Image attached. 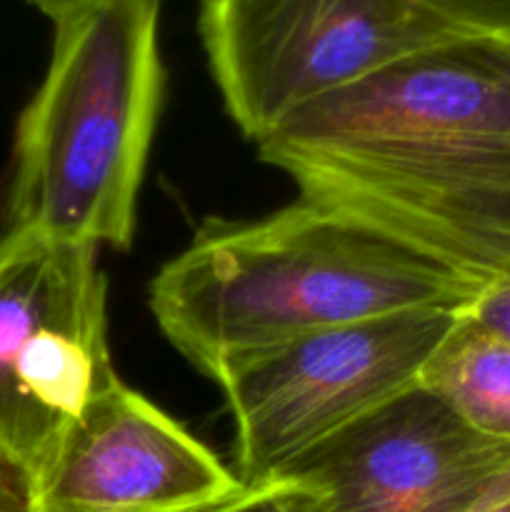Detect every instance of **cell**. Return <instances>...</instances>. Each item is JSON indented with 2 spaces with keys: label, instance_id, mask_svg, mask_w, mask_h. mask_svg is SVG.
I'll return each instance as SVG.
<instances>
[{
  "label": "cell",
  "instance_id": "obj_1",
  "mask_svg": "<svg viewBox=\"0 0 510 512\" xmlns=\"http://www.w3.org/2000/svg\"><path fill=\"white\" fill-rule=\"evenodd\" d=\"M255 145L303 198L368 220L483 288L510 278V43H430Z\"/></svg>",
  "mask_w": 510,
  "mask_h": 512
},
{
  "label": "cell",
  "instance_id": "obj_2",
  "mask_svg": "<svg viewBox=\"0 0 510 512\" xmlns=\"http://www.w3.org/2000/svg\"><path fill=\"white\" fill-rule=\"evenodd\" d=\"M480 290L398 235L300 195L265 218L203 223L150 283V313L215 380L303 335L415 310L463 313Z\"/></svg>",
  "mask_w": 510,
  "mask_h": 512
},
{
  "label": "cell",
  "instance_id": "obj_3",
  "mask_svg": "<svg viewBox=\"0 0 510 512\" xmlns=\"http://www.w3.org/2000/svg\"><path fill=\"white\" fill-rule=\"evenodd\" d=\"M163 0H88L55 20L53 50L15 128L0 238L128 250L165 93Z\"/></svg>",
  "mask_w": 510,
  "mask_h": 512
},
{
  "label": "cell",
  "instance_id": "obj_4",
  "mask_svg": "<svg viewBox=\"0 0 510 512\" xmlns=\"http://www.w3.org/2000/svg\"><path fill=\"white\" fill-rule=\"evenodd\" d=\"M115 380L98 248L0 238V480L30 498L65 433Z\"/></svg>",
  "mask_w": 510,
  "mask_h": 512
},
{
  "label": "cell",
  "instance_id": "obj_5",
  "mask_svg": "<svg viewBox=\"0 0 510 512\" xmlns=\"http://www.w3.org/2000/svg\"><path fill=\"white\" fill-rule=\"evenodd\" d=\"M455 310L385 315L245 355L225 365L235 475L270 483L308 450L420 383Z\"/></svg>",
  "mask_w": 510,
  "mask_h": 512
},
{
  "label": "cell",
  "instance_id": "obj_6",
  "mask_svg": "<svg viewBox=\"0 0 510 512\" xmlns=\"http://www.w3.org/2000/svg\"><path fill=\"white\" fill-rule=\"evenodd\" d=\"M198 30L225 110L255 143L298 110L453 38L408 0H200Z\"/></svg>",
  "mask_w": 510,
  "mask_h": 512
},
{
  "label": "cell",
  "instance_id": "obj_7",
  "mask_svg": "<svg viewBox=\"0 0 510 512\" xmlns=\"http://www.w3.org/2000/svg\"><path fill=\"white\" fill-rule=\"evenodd\" d=\"M275 480L285 512H475L510 485V445L415 385L315 445Z\"/></svg>",
  "mask_w": 510,
  "mask_h": 512
},
{
  "label": "cell",
  "instance_id": "obj_8",
  "mask_svg": "<svg viewBox=\"0 0 510 512\" xmlns=\"http://www.w3.org/2000/svg\"><path fill=\"white\" fill-rule=\"evenodd\" d=\"M245 488L213 450L118 378L60 440L30 488L28 512H198Z\"/></svg>",
  "mask_w": 510,
  "mask_h": 512
},
{
  "label": "cell",
  "instance_id": "obj_9",
  "mask_svg": "<svg viewBox=\"0 0 510 512\" xmlns=\"http://www.w3.org/2000/svg\"><path fill=\"white\" fill-rule=\"evenodd\" d=\"M420 385L480 435L510 445V343L498 333L460 313Z\"/></svg>",
  "mask_w": 510,
  "mask_h": 512
},
{
  "label": "cell",
  "instance_id": "obj_10",
  "mask_svg": "<svg viewBox=\"0 0 510 512\" xmlns=\"http://www.w3.org/2000/svg\"><path fill=\"white\" fill-rule=\"evenodd\" d=\"M453 35L510 43V0H408Z\"/></svg>",
  "mask_w": 510,
  "mask_h": 512
},
{
  "label": "cell",
  "instance_id": "obj_11",
  "mask_svg": "<svg viewBox=\"0 0 510 512\" xmlns=\"http://www.w3.org/2000/svg\"><path fill=\"white\" fill-rule=\"evenodd\" d=\"M280 483L278 480H270V483L258 485V488H245L243 493L235 495L228 505H225L223 512H258L263 508L265 500L273 498L278 493Z\"/></svg>",
  "mask_w": 510,
  "mask_h": 512
},
{
  "label": "cell",
  "instance_id": "obj_12",
  "mask_svg": "<svg viewBox=\"0 0 510 512\" xmlns=\"http://www.w3.org/2000/svg\"><path fill=\"white\" fill-rule=\"evenodd\" d=\"M30 5H35V8L40 10L43 15H48L50 20H60L63 15H68L70 10L80 8L83 3H88V0H28Z\"/></svg>",
  "mask_w": 510,
  "mask_h": 512
},
{
  "label": "cell",
  "instance_id": "obj_13",
  "mask_svg": "<svg viewBox=\"0 0 510 512\" xmlns=\"http://www.w3.org/2000/svg\"><path fill=\"white\" fill-rule=\"evenodd\" d=\"M0 512H28V498L0 480Z\"/></svg>",
  "mask_w": 510,
  "mask_h": 512
},
{
  "label": "cell",
  "instance_id": "obj_14",
  "mask_svg": "<svg viewBox=\"0 0 510 512\" xmlns=\"http://www.w3.org/2000/svg\"><path fill=\"white\" fill-rule=\"evenodd\" d=\"M278 483H280L278 493H275L270 500H265L263 508L258 512H285V498H288L290 493V483H285V480H278Z\"/></svg>",
  "mask_w": 510,
  "mask_h": 512
},
{
  "label": "cell",
  "instance_id": "obj_15",
  "mask_svg": "<svg viewBox=\"0 0 510 512\" xmlns=\"http://www.w3.org/2000/svg\"><path fill=\"white\" fill-rule=\"evenodd\" d=\"M475 512H510V485L503 490V493L495 495L493 500H488L485 505H480Z\"/></svg>",
  "mask_w": 510,
  "mask_h": 512
},
{
  "label": "cell",
  "instance_id": "obj_16",
  "mask_svg": "<svg viewBox=\"0 0 510 512\" xmlns=\"http://www.w3.org/2000/svg\"><path fill=\"white\" fill-rule=\"evenodd\" d=\"M230 500H233V498H230ZM230 500H225V503H220V505H213V508H205V510H198V512H223V508H225V505H228V503H230Z\"/></svg>",
  "mask_w": 510,
  "mask_h": 512
}]
</instances>
